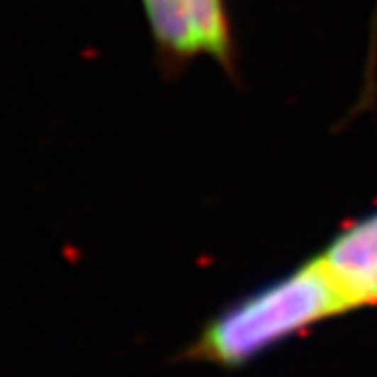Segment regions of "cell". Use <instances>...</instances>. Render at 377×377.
Instances as JSON below:
<instances>
[{"mask_svg":"<svg viewBox=\"0 0 377 377\" xmlns=\"http://www.w3.org/2000/svg\"><path fill=\"white\" fill-rule=\"evenodd\" d=\"M346 310H350L348 304L313 258L214 317L191 346V356L239 367L283 339Z\"/></svg>","mask_w":377,"mask_h":377,"instance_id":"cell-1","label":"cell"},{"mask_svg":"<svg viewBox=\"0 0 377 377\" xmlns=\"http://www.w3.org/2000/svg\"><path fill=\"white\" fill-rule=\"evenodd\" d=\"M153 40L179 59L208 55L231 65V30L225 0H141Z\"/></svg>","mask_w":377,"mask_h":377,"instance_id":"cell-2","label":"cell"},{"mask_svg":"<svg viewBox=\"0 0 377 377\" xmlns=\"http://www.w3.org/2000/svg\"><path fill=\"white\" fill-rule=\"evenodd\" d=\"M315 260L348 308L377 304V210L339 231Z\"/></svg>","mask_w":377,"mask_h":377,"instance_id":"cell-3","label":"cell"}]
</instances>
